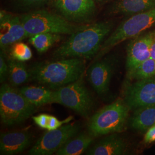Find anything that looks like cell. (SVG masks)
<instances>
[{"instance_id":"obj_1","label":"cell","mask_w":155,"mask_h":155,"mask_svg":"<svg viewBox=\"0 0 155 155\" xmlns=\"http://www.w3.org/2000/svg\"><path fill=\"white\" fill-rule=\"evenodd\" d=\"M110 21L88 24L85 28L70 35L56 48L52 56L55 59L78 58L87 60L94 59L113 28Z\"/></svg>"},{"instance_id":"obj_2","label":"cell","mask_w":155,"mask_h":155,"mask_svg":"<svg viewBox=\"0 0 155 155\" xmlns=\"http://www.w3.org/2000/svg\"><path fill=\"white\" fill-rule=\"evenodd\" d=\"M29 81L55 90L83 77L86 59L72 58L41 61L30 67Z\"/></svg>"},{"instance_id":"obj_3","label":"cell","mask_w":155,"mask_h":155,"mask_svg":"<svg viewBox=\"0 0 155 155\" xmlns=\"http://www.w3.org/2000/svg\"><path fill=\"white\" fill-rule=\"evenodd\" d=\"M20 17L29 38L40 33L70 35L88 25L71 22L61 15L45 10L31 12Z\"/></svg>"},{"instance_id":"obj_4","label":"cell","mask_w":155,"mask_h":155,"mask_svg":"<svg viewBox=\"0 0 155 155\" xmlns=\"http://www.w3.org/2000/svg\"><path fill=\"white\" fill-rule=\"evenodd\" d=\"M129 110L124 101L121 100L104 106L90 118L88 133L95 137L122 132L125 129Z\"/></svg>"},{"instance_id":"obj_5","label":"cell","mask_w":155,"mask_h":155,"mask_svg":"<svg viewBox=\"0 0 155 155\" xmlns=\"http://www.w3.org/2000/svg\"><path fill=\"white\" fill-rule=\"evenodd\" d=\"M19 90L11 84H2L0 88V116L6 127H13L27 120L37 110Z\"/></svg>"},{"instance_id":"obj_6","label":"cell","mask_w":155,"mask_h":155,"mask_svg":"<svg viewBox=\"0 0 155 155\" xmlns=\"http://www.w3.org/2000/svg\"><path fill=\"white\" fill-rule=\"evenodd\" d=\"M155 25V8L132 15L124 20L106 38L94 61L100 59L117 45L132 39Z\"/></svg>"},{"instance_id":"obj_7","label":"cell","mask_w":155,"mask_h":155,"mask_svg":"<svg viewBox=\"0 0 155 155\" xmlns=\"http://www.w3.org/2000/svg\"><path fill=\"white\" fill-rule=\"evenodd\" d=\"M54 103L69 108L86 118L94 108V98L86 86L83 77L54 90Z\"/></svg>"},{"instance_id":"obj_8","label":"cell","mask_w":155,"mask_h":155,"mask_svg":"<svg viewBox=\"0 0 155 155\" xmlns=\"http://www.w3.org/2000/svg\"><path fill=\"white\" fill-rule=\"evenodd\" d=\"M80 125L74 122L61 127L47 130L28 151L31 155H50L55 153L67 142L75 136L80 129Z\"/></svg>"},{"instance_id":"obj_9","label":"cell","mask_w":155,"mask_h":155,"mask_svg":"<svg viewBox=\"0 0 155 155\" xmlns=\"http://www.w3.org/2000/svg\"><path fill=\"white\" fill-rule=\"evenodd\" d=\"M52 5L67 20L79 24L90 22L97 11L94 0H54Z\"/></svg>"},{"instance_id":"obj_10","label":"cell","mask_w":155,"mask_h":155,"mask_svg":"<svg viewBox=\"0 0 155 155\" xmlns=\"http://www.w3.org/2000/svg\"><path fill=\"white\" fill-rule=\"evenodd\" d=\"M29 38L20 16L4 10L0 12V47L1 51H8L12 45Z\"/></svg>"},{"instance_id":"obj_11","label":"cell","mask_w":155,"mask_h":155,"mask_svg":"<svg viewBox=\"0 0 155 155\" xmlns=\"http://www.w3.org/2000/svg\"><path fill=\"white\" fill-rule=\"evenodd\" d=\"M124 102L130 109H137L155 104V77L137 80L128 85Z\"/></svg>"},{"instance_id":"obj_12","label":"cell","mask_w":155,"mask_h":155,"mask_svg":"<svg viewBox=\"0 0 155 155\" xmlns=\"http://www.w3.org/2000/svg\"><path fill=\"white\" fill-rule=\"evenodd\" d=\"M115 67V61L107 57L93 61L87 68V80L99 95L104 96L108 93Z\"/></svg>"},{"instance_id":"obj_13","label":"cell","mask_w":155,"mask_h":155,"mask_svg":"<svg viewBox=\"0 0 155 155\" xmlns=\"http://www.w3.org/2000/svg\"><path fill=\"white\" fill-rule=\"evenodd\" d=\"M155 40V30L140 34L132 38L127 47L126 67L129 74L141 62L150 58V51Z\"/></svg>"},{"instance_id":"obj_14","label":"cell","mask_w":155,"mask_h":155,"mask_svg":"<svg viewBox=\"0 0 155 155\" xmlns=\"http://www.w3.org/2000/svg\"><path fill=\"white\" fill-rule=\"evenodd\" d=\"M32 143V136L28 132L2 133L0 137L1 155H14L24 151Z\"/></svg>"},{"instance_id":"obj_15","label":"cell","mask_w":155,"mask_h":155,"mask_svg":"<svg viewBox=\"0 0 155 155\" xmlns=\"http://www.w3.org/2000/svg\"><path fill=\"white\" fill-rule=\"evenodd\" d=\"M127 150V145L125 140L117 133H111L87 150L86 155H125Z\"/></svg>"},{"instance_id":"obj_16","label":"cell","mask_w":155,"mask_h":155,"mask_svg":"<svg viewBox=\"0 0 155 155\" xmlns=\"http://www.w3.org/2000/svg\"><path fill=\"white\" fill-rule=\"evenodd\" d=\"M155 8V0H117L110 11L113 14L132 15Z\"/></svg>"},{"instance_id":"obj_17","label":"cell","mask_w":155,"mask_h":155,"mask_svg":"<svg viewBox=\"0 0 155 155\" xmlns=\"http://www.w3.org/2000/svg\"><path fill=\"white\" fill-rule=\"evenodd\" d=\"M18 90L30 103L37 107L54 103V90L45 86H25Z\"/></svg>"},{"instance_id":"obj_18","label":"cell","mask_w":155,"mask_h":155,"mask_svg":"<svg viewBox=\"0 0 155 155\" xmlns=\"http://www.w3.org/2000/svg\"><path fill=\"white\" fill-rule=\"evenodd\" d=\"M94 137L89 133L82 132L70 139L55 152L56 155H79L88 149Z\"/></svg>"},{"instance_id":"obj_19","label":"cell","mask_w":155,"mask_h":155,"mask_svg":"<svg viewBox=\"0 0 155 155\" xmlns=\"http://www.w3.org/2000/svg\"><path fill=\"white\" fill-rule=\"evenodd\" d=\"M155 125V104L136 109L130 119V125L138 130H147Z\"/></svg>"},{"instance_id":"obj_20","label":"cell","mask_w":155,"mask_h":155,"mask_svg":"<svg viewBox=\"0 0 155 155\" xmlns=\"http://www.w3.org/2000/svg\"><path fill=\"white\" fill-rule=\"evenodd\" d=\"M8 63L9 65L8 79L12 86L18 87L29 81V69L23 62L17 61L12 58Z\"/></svg>"},{"instance_id":"obj_21","label":"cell","mask_w":155,"mask_h":155,"mask_svg":"<svg viewBox=\"0 0 155 155\" xmlns=\"http://www.w3.org/2000/svg\"><path fill=\"white\" fill-rule=\"evenodd\" d=\"M63 38L61 34L40 33L29 38V42L32 45L39 54H43Z\"/></svg>"},{"instance_id":"obj_22","label":"cell","mask_w":155,"mask_h":155,"mask_svg":"<svg viewBox=\"0 0 155 155\" xmlns=\"http://www.w3.org/2000/svg\"><path fill=\"white\" fill-rule=\"evenodd\" d=\"M128 77L137 80L155 77V60L150 58L141 62L132 71L127 74Z\"/></svg>"},{"instance_id":"obj_23","label":"cell","mask_w":155,"mask_h":155,"mask_svg":"<svg viewBox=\"0 0 155 155\" xmlns=\"http://www.w3.org/2000/svg\"><path fill=\"white\" fill-rule=\"evenodd\" d=\"M9 51L12 58L17 61H28L32 57V52L31 48L21 41L13 44Z\"/></svg>"},{"instance_id":"obj_24","label":"cell","mask_w":155,"mask_h":155,"mask_svg":"<svg viewBox=\"0 0 155 155\" xmlns=\"http://www.w3.org/2000/svg\"><path fill=\"white\" fill-rule=\"evenodd\" d=\"M73 119H74L73 117L69 116L66 118L65 120H59L55 117L50 115L47 130H51L57 129L61 127V126L71 121Z\"/></svg>"},{"instance_id":"obj_25","label":"cell","mask_w":155,"mask_h":155,"mask_svg":"<svg viewBox=\"0 0 155 155\" xmlns=\"http://www.w3.org/2000/svg\"><path fill=\"white\" fill-rule=\"evenodd\" d=\"M9 75V65L5 59L3 52H1L0 55V82L4 83Z\"/></svg>"},{"instance_id":"obj_26","label":"cell","mask_w":155,"mask_h":155,"mask_svg":"<svg viewBox=\"0 0 155 155\" xmlns=\"http://www.w3.org/2000/svg\"><path fill=\"white\" fill-rule=\"evenodd\" d=\"M50 115L47 114H40L38 116L32 117V120L36 125L44 129H47L48 122Z\"/></svg>"},{"instance_id":"obj_27","label":"cell","mask_w":155,"mask_h":155,"mask_svg":"<svg viewBox=\"0 0 155 155\" xmlns=\"http://www.w3.org/2000/svg\"><path fill=\"white\" fill-rule=\"evenodd\" d=\"M20 4L26 7L39 6L48 2L50 0H16Z\"/></svg>"},{"instance_id":"obj_28","label":"cell","mask_w":155,"mask_h":155,"mask_svg":"<svg viewBox=\"0 0 155 155\" xmlns=\"http://www.w3.org/2000/svg\"><path fill=\"white\" fill-rule=\"evenodd\" d=\"M144 141L147 144H151L155 142V125L147 130L144 136Z\"/></svg>"},{"instance_id":"obj_29","label":"cell","mask_w":155,"mask_h":155,"mask_svg":"<svg viewBox=\"0 0 155 155\" xmlns=\"http://www.w3.org/2000/svg\"><path fill=\"white\" fill-rule=\"evenodd\" d=\"M150 58L153 59L155 60V40L152 43L151 48H150Z\"/></svg>"},{"instance_id":"obj_30","label":"cell","mask_w":155,"mask_h":155,"mask_svg":"<svg viewBox=\"0 0 155 155\" xmlns=\"http://www.w3.org/2000/svg\"><path fill=\"white\" fill-rule=\"evenodd\" d=\"M95 2H101V1H102L103 0H94Z\"/></svg>"}]
</instances>
